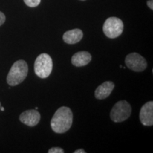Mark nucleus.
I'll return each instance as SVG.
<instances>
[{
    "label": "nucleus",
    "mask_w": 153,
    "mask_h": 153,
    "mask_svg": "<svg viewBox=\"0 0 153 153\" xmlns=\"http://www.w3.org/2000/svg\"><path fill=\"white\" fill-rule=\"evenodd\" d=\"M73 114L69 107L62 106L56 111L51 121V128L56 133H64L72 125Z\"/></svg>",
    "instance_id": "f257e3e1"
},
{
    "label": "nucleus",
    "mask_w": 153,
    "mask_h": 153,
    "mask_svg": "<svg viewBox=\"0 0 153 153\" xmlns=\"http://www.w3.org/2000/svg\"><path fill=\"white\" fill-rule=\"evenodd\" d=\"M28 67L26 61L23 60L15 62L9 70L7 77V81L9 85L16 86L24 81L27 76Z\"/></svg>",
    "instance_id": "f03ea898"
},
{
    "label": "nucleus",
    "mask_w": 153,
    "mask_h": 153,
    "mask_svg": "<svg viewBox=\"0 0 153 153\" xmlns=\"http://www.w3.org/2000/svg\"><path fill=\"white\" fill-rule=\"evenodd\" d=\"M53 63L51 57L47 53H42L36 58L34 63V71L38 77L47 78L53 71Z\"/></svg>",
    "instance_id": "7ed1b4c3"
},
{
    "label": "nucleus",
    "mask_w": 153,
    "mask_h": 153,
    "mask_svg": "<svg viewBox=\"0 0 153 153\" xmlns=\"http://www.w3.org/2000/svg\"><path fill=\"white\" fill-rule=\"evenodd\" d=\"M131 106L127 101H119L114 105L111 111V119L115 123H120L127 120L131 116Z\"/></svg>",
    "instance_id": "20e7f679"
},
{
    "label": "nucleus",
    "mask_w": 153,
    "mask_h": 153,
    "mask_svg": "<svg viewBox=\"0 0 153 153\" xmlns=\"http://www.w3.org/2000/svg\"><path fill=\"white\" fill-rule=\"evenodd\" d=\"M123 30V23L117 17H109L105 21L103 31L106 37L116 38L121 35Z\"/></svg>",
    "instance_id": "39448f33"
},
{
    "label": "nucleus",
    "mask_w": 153,
    "mask_h": 153,
    "mask_svg": "<svg viewBox=\"0 0 153 153\" xmlns=\"http://www.w3.org/2000/svg\"><path fill=\"white\" fill-rule=\"evenodd\" d=\"M126 65L134 72H143L148 67V63L142 55L137 53H130L126 57Z\"/></svg>",
    "instance_id": "423d86ee"
},
{
    "label": "nucleus",
    "mask_w": 153,
    "mask_h": 153,
    "mask_svg": "<svg viewBox=\"0 0 153 153\" xmlns=\"http://www.w3.org/2000/svg\"><path fill=\"white\" fill-rule=\"evenodd\" d=\"M19 120L25 125L33 127L39 123L41 120V114L36 109L25 111L19 116Z\"/></svg>",
    "instance_id": "0eeeda50"
},
{
    "label": "nucleus",
    "mask_w": 153,
    "mask_h": 153,
    "mask_svg": "<svg viewBox=\"0 0 153 153\" xmlns=\"http://www.w3.org/2000/svg\"><path fill=\"white\" fill-rule=\"evenodd\" d=\"M140 120L145 126L153 125V101H150L145 104L140 111Z\"/></svg>",
    "instance_id": "6e6552de"
},
{
    "label": "nucleus",
    "mask_w": 153,
    "mask_h": 153,
    "mask_svg": "<svg viewBox=\"0 0 153 153\" xmlns=\"http://www.w3.org/2000/svg\"><path fill=\"white\" fill-rule=\"evenodd\" d=\"M114 87L115 85L113 82H104V83H102L101 85H99L95 90L94 96L96 99L101 100V99H105L107 98V97H109L111 94Z\"/></svg>",
    "instance_id": "1a4fd4ad"
},
{
    "label": "nucleus",
    "mask_w": 153,
    "mask_h": 153,
    "mask_svg": "<svg viewBox=\"0 0 153 153\" xmlns=\"http://www.w3.org/2000/svg\"><path fill=\"white\" fill-rule=\"evenodd\" d=\"M91 55L87 51H80L76 53L72 57L71 62L76 67H83L87 65L91 62Z\"/></svg>",
    "instance_id": "9d476101"
},
{
    "label": "nucleus",
    "mask_w": 153,
    "mask_h": 153,
    "mask_svg": "<svg viewBox=\"0 0 153 153\" xmlns=\"http://www.w3.org/2000/svg\"><path fill=\"white\" fill-rule=\"evenodd\" d=\"M83 38V32L79 28H75L68 31H66L63 34V41L68 44H75L79 43Z\"/></svg>",
    "instance_id": "9b49d317"
},
{
    "label": "nucleus",
    "mask_w": 153,
    "mask_h": 153,
    "mask_svg": "<svg viewBox=\"0 0 153 153\" xmlns=\"http://www.w3.org/2000/svg\"><path fill=\"white\" fill-rule=\"evenodd\" d=\"M25 4L29 7H36L41 3V0H24Z\"/></svg>",
    "instance_id": "f8f14e48"
},
{
    "label": "nucleus",
    "mask_w": 153,
    "mask_h": 153,
    "mask_svg": "<svg viewBox=\"0 0 153 153\" xmlns=\"http://www.w3.org/2000/svg\"><path fill=\"white\" fill-rule=\"evenodd\" d=\"M65 151L62 148H59V147H54V148H51L48 150V153H64Z\"/></svg>",
    "instance_id": "ddd939ff"
},
{
    "label": "nucleus",
    "mask_w": 153,
    "mask_h": 153,
    "mask_svg": "<svg viewBox=\"0 0 153 153\" xmlns=\"http://www.w3.org/2000/svg\"><path fill=\"white\" fill-rule=\"evenodd\" d=\"M5 20H6L5 15L1 11H0V26H1V25L5 22Z\"/></svg>",
    "instance_id": "4468645a"
},
{
    "label": "nucleus",
    "mask_w": 153,
    "mask_h": 153,
    "mask_svg": "<svg viewBox=\"0 0 153 153\" xmlns=\"http://www.w3.org/2000/svg\"><path fill=\"white\" fill-rule=\"evenodd\" d=\"M147 5L148 6V7L151 9V10H152L153 9V1L152 0H148V1H147Z\"/></svg>",
    "instance_id": "2eb2a0df"
},
{
    "label": "nucleus",
    "mask_w": 153,
    "mask_h": 153,
    "mask_svg": "<svg viewBox=\"0 0 153 153\" xmlns=\"http://www.w3.org/2000/svg\"><path fill=\"white\" fill-rule=\"evenodd\" d=\"M85 152H86L83 150V149H78V150H76L74 152V153H85Z\"/></svg>",
    "instance_id": "dca6fc26"
},
{
    "label": "nucleus",
    "mask_w": 153,
    "mask_h": 153,
    "mask_svg": "<svg viewBox=\"0 0 153 153\" xmlns=\"http://www.w3.org/2000/svg\"><path fill=\"white\" fill-rule=\"evenodd\" d=\"M0 109L2 111H4V107H1V108H0Z\"/></svg>",
    "instance_id": "f3484780"
},
{
    "label": "nucleus",
    "mask_w": 153,
    "mask_h": 153,
    "mask_svg": "<svg viewBox=\"0 0 153 153\" xmlns=\"http://www.w3.org/2000/svg\"><path fill=\"white\" fill-rule=\"evenodd\" d=\"M80 1H86V0H80Z\"/></svg>",
    "instance_id": "a211bd4d"
},
{
    "label": "nucleus",
    "mask_w": 153,
    "mask_h": 153,
    "mask_svg": "<svg viewBox=\"0 0 153 153\" xmlns=\"http://www.w3.org/2000/svg\"><path fill=\"white\" fill-rule=\"evenodd\" d=\"M0 108H1V103H0Z\"/></svg>",
    "instance_id": "6ab92c4d"
}]
</instances>
